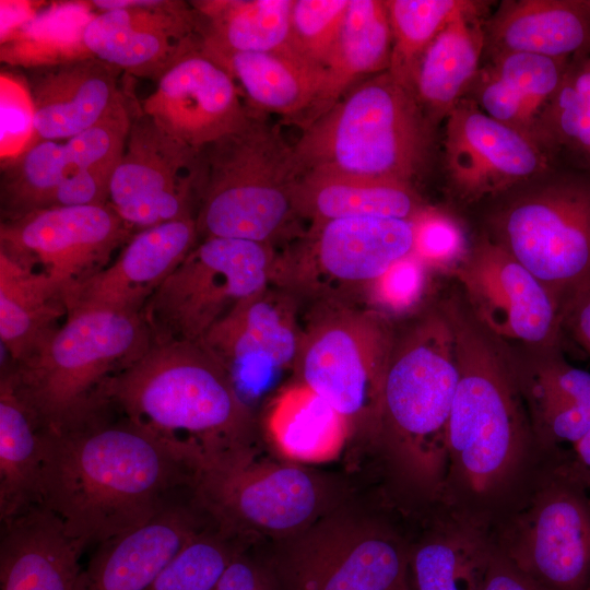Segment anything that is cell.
Wrapping results in <instances>:
<instances>
[{"label":"cell","instance_id":"obj_37","mask_svg":"<svg viewBox=\"0 0 590 590\" xmlns=\"http://www.w3.org/2000/svg\"><path fill=\"white\" fill-rule=\"evenodd\" d=\"M43 432L7 375L0 379V521L39 505Z\"/></svg>","mask_w":590,"mask_h":590},{"label":"cell","instance_id":"obj_54","mask_svg":"<svg viewBox=\"0 0 590 590\" xmlns=\"http://www.w3.org/2000/svg\"><path fill=\"white\" fill-rule=\"evenodd\" d=\"M391 590H411L408 578L401 580L399 583H397Z\"/></svg>","mask_w":590,"mask_h":590},{"label":"cell","instance_id":"obj_10","mask_svg":"<svg viewBox=\"0 0 590 590\" xmlns=\"http://www.w3.org/2000/svg\"><path fill=\"white\" fill-rule=\"evenodd\" d=\"M396 333L384 312L333 303L303 331L294 365L299 380L349 418L354 436L375 445Z\"/></svg>","mask_w":590,"mask_h":590},{"label":"cell","instance_id":"obj_23","mask_svg":"<svg viewBox=\"0 0 590 590\" xmlns=\"http://www.w3.org/2000/svg\"><path fill=\"white\" fill-rule=\"evenodd\" d=\"M210 519L193 499L98 544L74 590H145Z\"/></svg>","mask_w":590,"mask_h":590},{"label":"cell","instance_id":"obj_46","mask_svg":"<svg viewBox=\"0 0 590 590\" xmlns=\"http://www.w3.org/2000/svg\"><path fill=\"white\" fill-rule=\"evenodd\" d=\"M413 225V255L428 269L451 271L468 252L462 228L452 216L427 206Z\"/></svg>","mask_w":590,"mask_h":590},{"label":"cell","instance_id":"obj_43","mask_svg":"<svg viewBox=\"0 0 590 590\" xmlns=\"http://www.w3.org/2000/svg\"><path fill=\"white\" fill-rule=\"evenodd\" d=\"M133 110L121 92L93 126L64 142L73 173L90 168L115 169L123 152Z\"/></svg>","mask_w":590,"mask_h":590},{"label":"cell","instance_id":"obj_36","mask_svg":"<svg viewBox=\"0 0 590 590\" xmlns=\"http://www.w3.org/2000/svg\"><path fill=\"white\" fill-rule=\"evenodd\" d=\"M190 3L205 52H263L292 48L293 0H199Z\"/></svg>","mask_w":590,"mask_h":590},{"label":"cell","instance_id":"obj_3","mask_svg":"<svg viewBox=\"0 0 590 590\" xmlns=\"http://www.w3.org/2000/svg\"><path fill=\"white\" fill-rule=\"evenodd\" d=\"M103 398L114 411L199 457L255 446L250 405L200 342H152L106 381Z\"/></svg>","mask_w":590,"mask_h":590},{"label":"cell","instance_id":"obj_53","mask_svg":"<svg viewBox=\"0 0 590 590\" xmlns=\"http://www.w3.org/2000/svg\"><path fill=\"white\" fill-rule=\"evenodd\" d=\"M570 452L576 465L590 482V430L571 445Z\"/></svg>","mask_w":590,"mask_h":590},{"label":"cell","instance_id":"obj_9","mask_svg":"<svg viewBox=\"0 0 590 590\" xmlns=\"http://www.w3.org/2000/svg\"><path fill=\"white\" fill-rule=\"evenodd\" d=\"M491 535L541 590H590V482L570 451L551 452L526 498Z\"/></svg>","mask_w":590,"mask_h":590},{"label":"cell","instance_id":"obj_16","mask_svg":"<svg viewBox=\"0 0 590 590\" xmlns=\"http://www.w3.org/2000/svg\"><path fill=\"white\" fill-rule=\"evenodd\" d=\"M134 233L109 204L54 206L2 221L0 251L47 276L63 294L107 267Z\"/></svg>","mask_w":590,"mask_h":590},{"label":"cell","instance_id":"obj_15","mask_svg":"<svg viewBox=\"0 0 590 590\" xmlns=\"http://www.w3.org/2000/svg\"><path fill=\"white\" fill-rule=\"evenodd\" d=\"M450 272L473 315L503 342L534 352L559 349V304L499 243L479 240Z\"/></svg>","mask_w":590,"mask_h":590},{"label":"cell","instance_id":"obj_5","mask_svg":"<svg viewBox=\"0 0 590 590\" xmlns=\"http://www.w3.org/2000/svg\"><path fill=\"white\" fill-rule=\"evenodd\" d=\"M141 314L93 309L66 320L25 359L2 370L46 433L76 428L109 409L106 381L151 345Z\"/></svg>","mask_w":590,"mask_h":590},{"label":"cell","instance_id":"obj_51","mask_svg":"<svg viewBox=\"0 0 590 590\" xmlns=\"http://www.w3.org/2000/svg\"><path fill=\"white\" fill-rule=\"evenodd\" d=\"M590 355V292L575 297L563 310V330Z\"/></svg>","mask_w":590,"mask_h":590},{"label":"cell","instance_id":"obj_27","mask_svg":"<svg viewBox=\"0 0 590 590\" xmlns=\"http://www.w3.org/2000/svg\"><path fill=\"white\" fill-rule=\"evenodd\" d=\"M261 430L279 459L306 467L338 459L354 436L349 418L299 380L274 394Z\"/></svg>","mask_w":590,"mask_h":590},{"label":"cell","instance_id":"obj_19","mask_svg":"<svg viewBox=\"0 0 590 590\" xmlns=\"http://www.w3.org/2000/svg\"><path fill=\"white\" fill-rule=\"evenodd\" d=\"M141 109L197 151L240 129L251 113L233 78L203 51L201 43L157 80Z\"/></svg>","mask_w":590,"mask_h":590},{"label":"cell","instance_id":"obj_52","mask_svg":"<svg viewBox=\"0 0 590 590\" xmlns=\"http://www.w3.org/2000/svg\"><path fill=\"white\" fill-rule=\"evenodd\" d=\"M44 5V2L1 0V32L3 39L21 25L30 21Z\"/></svg>","mask_w":590,"mask_h":590},{"label":"cell","instance_id":"obj_38","mask_svg":"<svg viewBox=\"0 0 590 590\" xmlns=\"http://www.w3.org/2000/svg\"><path fill=\"white\" fill-rule=\"evenodd\" d=\"M91 1L45 3L26 23L0 40V60L27 70L95 58L84 33L98 13Z\"/></svg>","mask_w":590,"mask_h":590},{"label":"cell","instance_id":"obj_29","mask_svg":"<svg viewBox=\"0 0 590 590\" xmlns=\"http://www.w3.org/2000/svg\"><path fill=\"white\" fill-rule=\"evenodd\" d=\"M293 197L297 216L311 223L347 217L413 221L427 208L411 184L332 169L302 173Z\"/></svg>","mask_w":590,"mask_h":590},{"label":"cell","instance_id":"obj_49","mask_svg":"<svg viewBox=\"0 0 590 590\" xmlns=\"http://www.w3.org/2000/svg\"><path fill=\"white\" fill-rule=\"evenodd\" d=\"M215 590H279L263 560L239 551L224 571Z\"/></svg>","mask_w":590,"mask_h":590},{"label":"cell","instance_id":"obj_41","mask_svg":"<svg viewBox=\"0 0 590 590\" xmlns=\"http://www.w3.org/2000/svg\"><path fill=\"white\" fill-rule=\"evenodd\" d=\"M243 541L213 523L201 530L164 567L145 590H215Z\"/></svg>","mask_w":590,"mask_h":590},{"label":"cell","instance_id":"obj_25","mask_svg":"<svg viewBox=\"0 0 590 590\" xmlns=\"http://www.w3.org/2000/svg\"><path fill=\"white\" fill-rule=\"evenodd\" d=\"M86 547L62 521L35 505L1 523V590H74Z\"/></svg>","mask_w":590,"mask_h":590},{"label":"cell","instance_id":"obj_20","mask_svg":"<svg viewBox=\"0 0 590 590\" xmlns=\"http://www.w3.org/2000/svg\"><path fill=\"white\" fill-rule=\"evenodd\" d=\"M84 40L93 57L156 81L201 43L191 3L164 0L98 11Z\"/></svg>","mask_w":590,"mask_h":590},{"label":"cell","instance_id":"obj_12","mask_svg":"<svg viewBox=\"0 0 590 590\" xmlns=\"http://www.w3.org/2000/svg\"><path fill=\"white\" fill-rule=\"evenodd\" d=\"M494 240L529 269L564 308L590 292V170L569 168L511 199Z\"/></svg>","mask_w":590,"mask_h":590},{"label":"cell","instance_id":"obj_21","mask_svg":"<svg viewBox=\"0 0 590 590\" xmlns=\"http://www.w3.org/2000/svg\"><path fill=\"white\" fill-rule=\"evenodd\" d=\"M198 238L194 217L134 233L107 267L63 292L67 315L93 309L141 314Z\"/></svg>","mask_w":590,"mask_h":590},{"label":"cell","instance_id":"obj_8","mask_svg":"<svg viewBox=\"0 0 590 590\" xmlns=\"http://www.w3.org/2000/svg\"><path fill=\"white\" fill-rule=\"evenodd\" d=\"M192 495L219 530L240 541L287 538L345 504L337 479L259 458L255 446L199 458Z\"/></svg>","mask_w":590,"mask_h":590},{"label":"cell","instance_id":"obj_24","mask_svg":"<svg viewBox=\"0 0 590 590\" xmlns=\"http://www.w3.org/2000/svg\"><path fill=\"white\" fill-rule=\"evenodd\" d=\"M121 71L98 58L27 70L38 141L69 140L93 126L121 93Z\"/></svg>","mask_w":590,"mask_h":590},{"label":"cell","instance_id":"obj_6","mask_svg":"<svg viewBox=\"0 0 590 590\" xmlns=\"http://www.w3.org/2000/svg\"><path fill=\"white\" fill-rule=\"evenodd\" d=\"M432 129L414 93L387 70L350 88L302 129L293 149L300 174L332 169L411 184L427 162Z\"/></svg>","mask_w":590,"mask_h":590},{"label":"cell","instance_id":"obj_28","mask_svg":"<svg viewBox=\"0 0 590 590\" xmlns=\"http://www.w3.org/2000/svg\"><path fill=\"white\" fill-rule=\"evenodd\" d=\"M570 60L527 52L497 54L474 80L476 104L488 116L541 144L542 114L559 88Z\"/></svg>","mask_w":590,"mask_h":590},{"label":"cell","instance_id":"obj_26","mask_svg":"<svg viewBox=\"0 0 590 590\" xmlns=\"http://www.w3.org/2000/svg\"><path fill=\"white\" fill-rule=\"evenodd\" d=\"M524 351L511 354L539 445H574L590 430V371L569 364L559 349Z\"/></svg>","mask_w":590,"mask_h":590},{"label":"cell","instance_id":"obj_11","mask_svg":"<svg viewBox=\"0 0 590 590\" xmlns=\"http://www.w3.org/2000/svg\"><path fill=\"white\" fill-rule=\"evenodd\" d=\"M272 542L263 562L279 590H391L408 578L410 546L389 524L345 504Z\"/></svg>","mask_w":590,"mask_h":590},{"label":"cell","instance_id":"obj_35","mask_svg":"<svg viewBox=\"0 0 590 590\" xmlns=\"http://www.w3.org/2000/svg\"><path fill=\"white\" fill-rule=\"evenodd\" d=\"M67 317L61 290L0 251V340L10 364L28 357Z\"/></svg>","mask_w":590,"mask_h":590},{"label":"cell","instance_id":"obj_44","mask_svg":"<svg viewBox=\"0 0 590 590\" xmlns=\"http://www.w3.org/2000/svg\"><path fill=\"white\" fill-rule=\"evenodd\" d=\"M350 0H293L291 47L323 68L343 26Z\"/></svg>","mask_w":590,"mask_h":590},{"label":"cell","instance_id":"obj_33","mask_svg":"<svg viewBox=\"0 0 590 590\" xmlns=\"http://www.w3.org/2000/svg\"><path fill=\"white\" fill-rule=\"evenodd\" d=\"M493 548L489 530L441 509L428 533L410 546L415 590H481Z\"/></svg>","mask_w":590,"mask_h":590},{"label":"cell","instance_id":"obj_45","mask_svg":"<svg viewBox=\"0 0 590 590\" xmlns=\"http://www.w3.org/2000/svg\"><path fill=\"white\" fill-rule=\"evenodd\" d=\"M38 141L35 110L26 84L8 72L0 75V156L13 160Z\"/></svg>","mask_w":590,"mask_h":590},{"label":"cell","instance_id":"obj_31","mask_svg":"<svg viewBox=\"0 0 590 590\" xmlns=\"http://www.w3.org/2000/svg\"><path fill=\"white\" fill-rule=\"evenodd\" d=\"M495 55L527 52L573 59L590 52V0L504 2L492 20Z\"/></svg>","mask_w":590,"mask_h":590},{"label":"cell","instance_id":"obj_39","mask_svg":"<svg viewBox=\"0 0 590 590\" xmlns=\"http://www.w3.org/2000/svg\"><path fill=\"white\" fill-rule=\"evenodd\" d=\"M72 174L66 145L57 141H39L20 156L2 162V221L50 208L60 185Z\"/></svg>","mask_w":590,"mask_h":590},{"label":"cell","instance_id":"obj_1","mask_svg":"<svg viewBox=\"0 0 590 590\" xmlns=\"http://www.w3.org/2000/svg\"><path fill=\"white\" fill-rule=\"evenodd\" d=\"M440 307L453 332L458 381L439 505L492 531L522 503L554 449L536 440L511 349L476 319L461 294Z\"/></svg>","mask_w":590,"mask_h":590},{"label":"cell","instance_id":"obj_2","mask_svg":"<svg viewBox=\"0 0 590 590\" xmlns=\"http://www.w3.org/2000/svg\"><path fill=\"white\" fill-rule=\"evenodd\" d=\"M109 408L59 434L43 432L39 505L85 547L135 529L192 493L193 451Z\"/></svg>","mask_w":590,"mask_h":590},{"label":"cell","instance_id":"obj_42","mask_svg":"<svg viewBox=\"0 0 590 590\" xmlns=\"http://www.w3.org/2000/svg\"><path fill=\"white\" fill-rule=\"evenodd\" d=\"M542 145L564 151L571 168L590 170V96L565 78L541 117Z\"/></svg>","mask_w":590,"mask_h":590},{"label":"cell","instance_id":"obj_47","mask_svg":"<svg viewBox=\"0 0 590 590\" xmlns=\"http://www.w3.org/2000/svg\"><path fill=\"white\" fill-rule=\"evenodd\" d=\"M428 268L413 253L392 263L369 284L373 300L396 314L408 311L422 298Z\"/></svg>","mask_w":590,"mask_h":590},{"label":"cell","instance_id":"obj_17","mask_svg":"<svg viewBox=\"0 0 590 590\" xmlns=\"http://www.w3.org/2000/svg\"><path fill=\"white\" fill-rule=\"evenodd\" d=\"M303 330L285 293L270 287L237 305L199 341L249 404L298 356Z\"/></svg>","mask_w":590,"mask_h":590},{"label":"cell","instance_id":"obj_4","mask_svg":"<svg viewBox=\"0 0 590 590\" xmlns=\"http://www.w3.org/2000/svg\"><path fill=\"white\" fill-rule=\"evenodd\" d=\"M457 381L453 332L441 307L396 335L374 446L396 484L415 500L440 503Z\"/></svg>","mask_w":590,"mask_h":590},{"label":"cell","instance_id":"obj_48","mask_svg":"<svg viewBox=\"0 0 590 590\" xmlns=\"http://www.w3.org/2000/svg\"><path fill=\"white\" fill-rule=\"evenodd\" d=\"M113 172L110 168H90L73 173L60 185L50 208L108 204Z\"/></svg>","mask_w":590,"mask_h":590},{"label":"cell","instance_id":"obj_22","mask_svg":"<svg viewBox=\"0 0 590 590\" xmlns=\"http://www.w3.org/2000/svg\"><path fill=\"white\" fill-rule=\"evenodd\" d=\"M413 221L347 217L311 223L296 267L306 280L369 285L392 263L413 253ZM299 278L300 279H303Z\"/></svg>","mask_w":590,"mask_h":590},{"label":"cell","instance_id":"obj_40","mask_svg":"<svg viewBox=\"0 0 590 590\" xmlns=\"http://www.w3.org/2000/svg\"><path fill=\"white\" fill-rule=\"evenodd\" d=\"M386 4L392 35L388 71L412 92L420 59L434 38L456 16L481 8L465 0H387Z\"/></svg>","mask_w":590,"mask_h":590},{"label":"cell","instance_id":"obj_50","mask_svg":"<svg viewBox=\"0 0 590 590\" xmlns=\"http://www.w3.org/2000/svg\"><path fill=\"white\" fill-rule=\"evenodd\" d=\"M494 543V542H493ZM481 590H541L494 545Z\"/></svg>","mask_w":590,"mask_h":590},{"label":"cell","instance_id":"obj_34","mask_svg":"<svg viewBox=\"0 0 590 590\" xmlns=\"http://www.w3.org/2000/svg\"><path fill=\"white\" fill-rule=\"evenodd\" d=\"M479 14L475 10L451 20L420 59L413 92L433 126L447 118L480 71L485 36Z\"/></svg>","mask_w":590,"mask_h":590},{"label":"cell","instance_id":"obj_13","mask_svg":"<svg viewBox=\"0 0 590 590\" xmlns=\"http://www.w3.org/2000/svg\"><path fill=\"white\" fill-rule=\"evenodd\" d=\"M276 267L272 245L225 237L201 239L141 312L152 342H199L237 305L267 290Z\"/></svg>","mask_w":590,"mask_h":590},{"label":"cell","instance_id":"obj_18","mask_svg":"<svg viewBox=\"0 0 590 590\" xmlns=\"http://www.w3.org/2000/svg\"><path fill=\"white\" fill-rule=\"evenodd\" d=\"M446 165L461 199L504 192L548 169L540 144L461 99L447 116Z\"/></svg>","mask_w":590,"mask_h":590},{"label":"cell","instance_id":"obj_32","mask_svg":"<svg viewBox=\"0 0 590 590\" xmlns=\"http://www.w3.org/2000/svg\"><path fill=\"white\" fill-rule=\"evenodd\" d=\"M391 49L386 1L350 0L340 35L323 66L322 88L299 128L328 111L358 79L387 71Z\"/></svg>","mask_w":590,"mask_h":590},{"label":"cell","instance_id":"obj_7","mask_svg":"<svg viewBox=\"0 0 590 590\" xmlns=\"http://www.w3.org/2000/svg\"><path fill=\"white\" fill-rule=\"evenodd\" d=\"M248 121L202 151L198 236L272 245L295 219L294 187L300 176L293 144L268 115Z\"/></svg>","mask_w":590,"mask_h":590},{"label":"cell","instance_id":"obj_30","mask_svg":"<svg viewBox=\"0 0 590 590\" xmlns=\"http://www.w3.org/2000/svg\"><path fill=\"white\" fill-rule=\"evenodd\" d=\"M205 52V51H204ZM246 95L249 108L282 117L299 128L322 88L324 69L294 49L263 52H205Z\"/></svg>","mask_w":590,"mask_h":590},{"label":"cell","instance_id":"obj_14","mask_svg":"<svg viewBox=\"0 0 590 590\" xmlns=\"http://www.w3.org/2000/svg\"><path fill=\"white\" fill-rule=\"evenodd\" d=\"M202 164V151L167 133L140 107L111 175L108 204L135 233L194 217Z\"/></svg>","mask_w":590,"mask_h":590}]
</instances>
